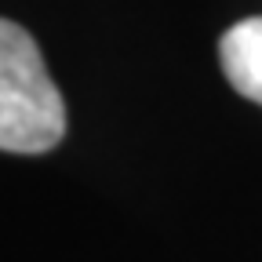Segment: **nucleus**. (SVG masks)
Wrapping results in <instances>:
<instances>
[{
  "label": "nucleus",
  "instance_id": "obj_1",
  "mask_svg": "<svg viewBox=\"0 0 262 262\" xmlns=\"http://www.w3.org/2000/svg\"><path fill=\"white\" fill-rule=\"evenodd\" d=\"M66 135V102L55 88L44 51L29 33L0 18V149L48 153Z\"/></svg>",
  "mask_w": 262,
  "mask_h": 262
},
{
  "label": "nucleus",
  "instance_id": "obj_2",
  "mask_svg": "<svg viewBox=\"0 0 262 262\" xmlns=\"http://www.w3.org/2000/svg\"><path fill=\"white\" fill-rule=\"evenodd\" d=\"M219 62L233 91L262 106V15L241 18L226 29L219 40Z\"/></svg>",
  "mask_w": 262,
  "mask_h": 262
}]
</instances>
